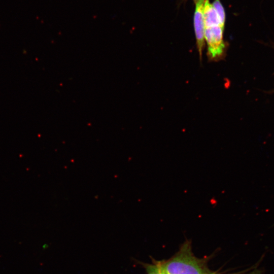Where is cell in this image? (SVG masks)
Instances as JSON below:
<instances>
[{
  "label": "cell",
  "instance_id": "2",
  "mask_svg": "<svg viewBox=\"0 0 274 274\" xmlns=\"http://www.w3.org/2000/svg\"><path fill=\"white\" fill-rule=\"evenodd\" d=\"M223 29L220 26L205 28L207 55L211 61H219L225 55L226 46L223 40Z\"/></svg>",
  "mask_w": 274,
  "mask_h": 274
},
{
  "label": "cell",
  "instance_id": "4",
  "mask_svg": "<svg viewBox=\"0 0 274 274\" xmlns=\"http://www.w3.org/2000/svg\"><path fill=\"white\" fill-rule=\"evenodd\" d=\"M203 18L205 28L220 26L217 13L209 0H204Z\"/></svg>",
  "mask_w": 274,
  "mask_h": 274
},
{
  "label": "cell",
  "instance_id": "3",
  "mask_svg": "<svg viewBox=\"0 0 274 274\" xmlns=\"http://www.w3.org/2000/svg\"><path fill=\"white\" fill-rule=\"evenodd\" d=\"M204 2H200L196 4L195 10L194 15L195 35L196 46L200 57V60L201 59L202 52L204 46L205 40V26L203 18Z\"/></svg>",
  "mask_w": 274,
  "mask_h": 274
},
{
  "label": "cell",
  "instance_id": "10",
  "mask_svg": "<svg viewBox=\"0 0 274 274\" xmlns=\"http://www.w3.org/2000/svg\"><path fill=\"white\" fill-rule=\"evenodd\" d=\"M203 274H217V273L207 272L204 273Z\"/></svg>",
  "mask_w": 274,
  "mask_h": 274
},
{
  "label": "cell",
  "instance_id": "9",
  "mask_svg": "<svg viewBox=\"0 0 274 274\" xmlns=\"http://www.w3.org/2000/svg\"><path fill=\"white\" fill-rule=\"evenodd\" d=\"M195 4H197L200 2H204V0H193Z\"/></svg>",
  "mask_w": 274,
  "mask_h": 274
},
{
  "label": "cell",
  "instance_id": "7",
  "mask_svg": "<svg viewBox=\"0 0 274 274\" xmlns=\"http://www.w3.org/2000/svg\"><path fill=\"white\" fill-rule=\"evenodd\" d=\"M262 270L255 268L252 272L249 274H262Z\"/></svg>",
  "mask_w": 274,
  "mask_h": 274
},
{
  "label": "cell",
  "instance_id": "5",
  "mask_svg": "<svg viewBox=\"0 0 274 274\" xmlns=\"http://www.w3.org/2000/svg\"><path fill=\"white\" fill-rule=\"evenodd\" d=\"M212 6L217 13L220 21V26L224 28L225 21V14L224 9L220 0H215Z\"/></svg>",
  "mask_w": 274,
  "mask_h": 274
},
{
  "label": "cell",
  "instance_id": "8",
  "mask_svg": "<svg viewBox=\"0 0 274 274\" xmlns=\"http://www.w3.org/2000/svg\"><path fill=\"white\" fill-rule=\"evenodd\" d=\"M159 267H160V274H167L165 272V271L164 270V269H163L161 264V262L159 261Z\"/></svg>",
  "mask_w": 274,
  "mask_h": 274
},
{
  "label": "cell",
  "instance_id": "1",
  "mask_svg": "<svg viewBox=\"0 0 274 274\" xmlns=\"http://www.w3.org/2000/svg\"><path fill=\"white\" fill-rule=\"evenodd\" d=\"M161 264L167 274H203L208 272L205 262L194 255L188 241L172 257L161 262Z\"/></svg>",
  "mask_w": 274,
  "mask_h": 274
},
{
  "label": "cell",
  "instance_id": "6",
  "mask_svg": "<svg viewBox=\"0 0 274 274\" xmlns=\"http://www.w3.org/2000/svg\"><path fill=\"white\" fill-rule=\"evenodd\" d=\"M144 266L147 274H160L159 261L153 262V264H146Z\"/></svg>",
  "mask_w": 274,
  "mask_h": 274
}]
</instances>
